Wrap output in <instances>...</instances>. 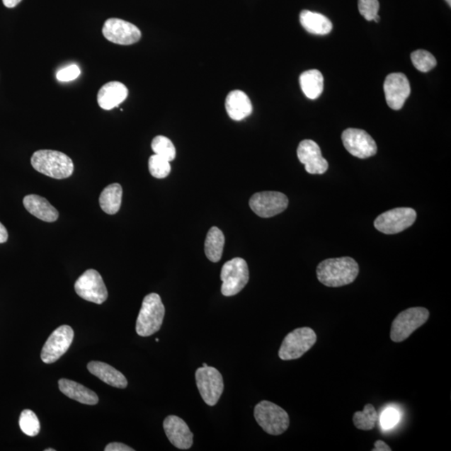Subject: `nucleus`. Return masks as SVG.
<instances>
[{"label": "nucleus", "mask_w": 451, "mask_h": 451, "mask_svg": "<svg viewBox=\"0 0 451 451\" xmlns=\"http://www.w3.org/2000/svg\"><path fill=\"white\" fill-rule=\"evenodd\" d=\"M319 281L330 287L350 285L359 275V264L350 257L329 258L321 262L317 268Z\"/></svg>", "instance_id": "nucleus-1"}, {"label": "nucleus", "mask_w": 451, "mask_h": 451, "mask_svg": "<svg viewBox=\"0 0 451 451\" xmlns=\"http://www.w3.org/2000/svg\"><path fill=\"white\" fill-rule=\"evenodd\" d=\"M31 164L38 173L58 180L69 178L74 171L71 158L57 151L35 152L31 157Z\"/></svg>", "instance_id": "nucleus-2"}, {"label": "nucleus", "mask_w": 451, "mask_h": 451, "mask_svg": "<svg viewBox=\"0 0 451 451\" xmlns=\"http://www.w3.org/2000/svg\"><path fill=\"white\" fill-rule=\"evenodd\" d=\"M165 317V307L159 295L150 294L144 297L137 320V333L149 337L159 331Z\"/></svg>", "instance_id": "nucleus-3"}, {"label": "nucleus", "mask_w": 451, "mask_h": 451, "mask_svg": "<svg viewBox=\"0 0 451 451\" xmlns=\"http://www.w3.org/2000/svg\"><path fill=\"white\" fill-rule=\"evenodd\" d=\"M256 421L268 435H279L285 433L290 424L287 413L276 404L263 401L254 408Z\"/></svg>", "instance_id": "nucleus-4"}, {"label": "nucleus", "mask_w": 451, "mask_h": 451, "mask_svg": "<svg viewBox=\"0 0 451 451\" xmlns=\"http://www.w3.org/2000/svg\"><path fill=\"white\" fill-rule=\"evenodd\" d=\"M430 318L429 310L423 307L410 308L399 313L393 321L390 338L395 343H401L424 325Z\"/></svg>", "instance_id": "nucleus-5"}, {"label": "nucleus", "mask_w": 451, "mask_h": 451, "mask_svg": "<svg viewBox=\"0 0 451 451\" xmlns=\"http://www.w3.org/2000/svg\"><path fill=\"white\" fill-rule=\"evenodd\" d=\"M317 341V334L309 327L294 330L283 339L278 356L282 360L299 359L311 350Z\"/></svg>", "instance_id": "nucleus-6"}, {"label": "nucleus", "mask_w": 451, "mask_h": 451, "mask_svg": "<svg viewBox=\"0 0 451 451\" xmlns=\"http://www.w3.org/2000/svg\"><path fill=\"white\" fill-rule=\"evenodd\" d=\"M222 294L226 297L238 295L249 281L248 263L244 258H235L227 262L222 268Z\"/></svg>", "instance_id": "nucleus-7"}, {"label": "nucleus", "mask_w": 451, "mask_h": 451, "mask_svg": "<svg viewBox=\"0 0 451 451\" xmlns=\"http://www.w3.org/2000/svg\"><path fill=\"white\" fill-rule=\"evenodd\" d=\"M196 382L200 394L207 406H216L224 390L220 372L213 367H201L196 371Z\"/></svg>", "instance_id": "nucleus-8"}, {"label": "nucleus", "mask_w": 451, "mask_h": 451, "mask_svg": "<svg viewBox=\"0 0 451 451\" xmlns=\"http://www.w3.org/2000/svg\"><path fill=\"white\" fill-rule=\"evenodd\" d=\"M417 214L411 207H398L385 212L376 218L374 225L376 229L384 234H397L415 223Z\"/></svg>", "instance_id": "nucleus-9"}, {"label": "nucleus", "mask_w": 451, "mask_h": 451, "mask_svg": "<svg viewBox=\"0 0 451 451\" xmlns=\"http://www.w3.org/2000/svg\"><path fill=\"white\" fill-rule=\"evenodd\" d=\"M74 290L83 299L97 304H103L108 297L103 278L94 269H89L77 279Z\"/></svg>", "instance_id": "nucleus-10"}, {"label": "nucleus", "mask_w": 451, "mask_h": 451, "mask_svg": "<svg viewBox=\"0 0 451 451\" xmlns=\"http://www.w3.org/2000/svg\"><path fill=\"white\" fill-rule=\"evenodd\" d=\"M74 331L68 325H62L55 330L45 342L41 351V360L45 364L57 362L71 347Z\"/></svg>", "instance_id": "nucleus-11"}, {"label": "nucleus", "mask_w": 451, "mask_h": 451, "mask_svg": "<svg viewBox=\"0 0 451 451\" xmlns=\"http://www.w3.org/2000/svg\"><path fill=\"white\" fill-rule=\"evenodd\" d=\"M253 212L260 217H272L285 211L288 206L286 195L278 192L255 193L249 201Z\"/></svg>", "instance_id": "nucleus-12"}, {"label": "nucleus", "mask_w": 451, "mask_h": 451, "mask_svg": "<svg viewBox=\"0 0 451 451\" xmlns=\"http://www.w3.org/2000/svg\"><path fill=\"white\" fill-rule=\"evenodd\" d=\"M342 141L346 150L360 159H366L377 153V145L375 139L364 130H346L342 134Z\"/></svg>", "instance_id": "nucleus-13"}, {"label": "nucleus", "mask_w": 451, "mask_h": 451, "mask_svg": "<svg viewBox=\"0 0 451 451\" xmlns=\"http://www.w3.org/2000/svg\"><path fill=\"white\" fill-rule=\"evenodd\" d=\"M102 33L107 40L120 45H131L142 38V32L136 25L116 18L105 22Z\"/></svg>", "instance_id": "nucleus-14"}, {"label": "nucleus", "mask_w": 451, "mask_h": 451, "mask_svg": "<svg viewBox=\"0 0 451 451\" xmlns=\"http://www.w3.org/2000/svg\"><path fill=\"white\" fill-rule=\"evenodd\" d=\"M384 91L386 102L390 108L399 110L411 95V86L406 74L393 73L385 79Z\"/></svg>", "instance_id": "nucleus-15"}, {"label": "nucleus", "mask_w": 451, "mask_h": 451, "mask_svg": "<svg viewBox=\"0 0 451 451\" xmlns=\"http://www.w3.org/2000/svg\"><path fill=\"white\" fill-rule=\"evenodd\" d=\"M297 157L301 164L305 166L307 173L322 175L329 169V164L322 156L318 144L312 139H304L299 143L297 150Z\"/></svg>", "instance_id": "nucleus-16"}, {"label": "nucleus", "mask_w": 451, "mask_h": 451, "mask_svg": "<svg viewBox=\"0 0 451 451\" xmlns=\"http://www.w3.org/2000/svg\"><path fill=\"white\" fill-rule=\"evenodd\" d=\"M164 428L167 438L175 447L180 450L192 447L193 434L183 418L176 416H167L164 422Z\"/></svg>", "instance_id": "nucleus-17"}, {"label": "nucleus", "mask_w": 451, "mask_h": 451, "mask_svg": "<svg viewBox=\"0 0 451 451\" xmlns=\"http://www.w3.org/2000/svg\"><path fill=\"white\" fill-rule=\"evenodd\" d=\"M128 89L124 84L118 81L106 83L102 86L97 95V101L101 108L110 110L119 106L127 98Z\"/></svg>", "instance_id": "nucleus-18"}, {"label": "nucleus", "mask_w": 451, "mask_h": 451, "mask_svg": "<svg viewBox=\"0 0 451 451\" xmlns=\"http://www.w3.org/2000/svg\"><path fill=\"white\" fill-rule=\"evenodd\" d=\"M23 203L28 212L42 221L53 222L58 219V211L45 198L35 194L28 195L23 200Z\"/></svg>", "instance_id": "nucleus-19"}, {"label": "nucleus", "mask_w": 451, "mask_h": 451, "mask_svg": "<svg viewBox=\"0 0 451 451\" xmlns=\"http://www.w3.org/2000/svg\"><path fill=\"white\" fill-rule=\"evenodd\" d=\"M225 106L229 118L234 120H244L253 113L252 102L244 91L239 90L227 95Z\"/></svg>", "instance_id": "nucleus-20"}, {"label": "nucleus", "mask_w": 451, "mask_h": 451, "mask_svg": "<svg viewBox=\"0 0 451 451\" xmlns=\"http://www.w3.org/2000/svg\"><path fill=\"white\" fill-rule=\"evenodd\" d=\"M87 368L93 375L113 387L119 389L127 387V379L124 375L105 362L91 361L88 364Z\"/></svg>", "instance_id": "nucleus-21"}, {"label": "nucleus", "mask_w": 451, "mask_h": 451, "mask_svg": "<svg viewBox=\"0 0 451 451\" xmlns=\"http://www.w3.org/2000/svg\"><path fill=\"white\" fill-rule=\"evenodd\" d=\"M59 388L60 392L67 395V397L81 404L95 406L99 402V398L94 392L73 380L59 379Z\"/></svg>", "instance_id": "nucleus-22"}, {"label": "nucleus", "mask_w": 451, "mask_h": 451, "mask_svg": "<svg viewBox=\"0 0 451 451\" xmlns=\"http://www.w3.org/2000/svg\"><path fill=\"white\" fill-rule=\"evenodd\" d=\"M302 26L310 34L325 35L331 32L332 22L319 13L303 11L300 13Z\"/></svg>", "instance_id": "nucleus-23"}, {"label": "nucleus", "mask_w": 451, "mask_h": 451, "mask_svg": "<svg viewBox=\"0 0 451 451\" xmlns=\"http://www.w3.org/2000/svg\"><path fill=\"white\" fill-rule=\"evenodd\" d=\"M299 81L302 91L309 99H317L322 94L324 77L318 69H310L304 72L300 76Z\"/></svg>", "instance_id": "nucleus-24"}, {"label": "nucleus", "mask_w": 451, "mask_h": 451, "mask_svg": "<svg viewBox=\"0 0 451 451\" xmlns=\"http://www.w3.org/2000/svg\"><path fill=\"white\" fill-rule=\"evenodd\" d=\"M122 188L118 183L110 184L102 190L100 206L105 213L114 215L120 210L122 201Z\"/></svg>", "instance_id": "nucleus-25"}, {"label": "nucleus", "mask_w": 451, "mask_h": 451, "mask_svg": "<svg viewBox=\"0 0 451 451\" xmlns=\"http://www.w3.org/2000/svg\"><path fill=\"white\" fill-rule=\"evenodd\" d=\"M225 236L217 227H212L208 231L205 241V253L207 258L212 263H217L222 258L224 249Z\"/></svg>", "instance_id": "nucleus-26"}, {"label": "nucleus", "mask_w": 451, "mask_h": 451, "mask_svg": "<svg viewBox=\"0 0 451 451\" xmlns=\"http://www.w3.org/2000/svg\"><path fill=\"white\" fill-rule=\"evenodd\" d=\"M378 418V413L373 404H367L364 411L353 413V422L357 429L371 430L374 429Z\"/></svg>", "instance_id": "nucleus-27"}, {"label": "nucleus", "mask_w": 451, "mask_h": 451, "mask_svg": "<svg viewBox=\"0 0 451 451\" xmlns=\"http://www.w3.org/2000/svg\"><path fill=\"white\" fill-rule=\"evenodd\" d=\"M152 148L155 154L164 158V159L170 162L175 159L176 154V148L171 139L166 137L157 136L153 139Z\"/></svg>", "instance_id": "nucleus-28"}, {"label": "nucleus", "mask_w": 451, "mask_h": 451, "mask_svg": "<svg viewBox=\"0 0 451 451\" xmlns=\"http://www.w3.org/2000/svg\"><path fill=\"white\" fill-rule=\"evenodd\" d=\"M21 429L26 435L35 436L40 433V424L38 417L30 410H25L20 417Z\"/></svg>", "instance_id": "nucleus-29"}, {"label": "nucleus", "mask_w": 451, "mask_h": 451, "mask_svg": "<svg viewBox=\"0 0 451 451\" xmlns=\"http://www.w3.org/2000/svg\"><path fill=\"white\" fill-rule=\"evenodd\" d=\"M411 60L418 71L428 72L436 66V59L433 55L424 50H418L411 54Z\"/></svg>", "instance_id": "nucleus-30"}, {"label": "nucleus", "mask_w": 451, "mask_h": 451, "mask_svg": "<svg viewBox=\"0 0 451 451\" xmlns=\"http://www.w3.org/2000/svg\"><path fill=\"white\" fill-rule=\"evenodd\" d=\"M148 166L151 175L157 179L166 178L171 170L170 161L156 154L149 158Z\"/></svg>", "instance_id": "nucleus-31"}, {"label": "nucleus", "mask_w": 451, "mask_h": 451, "mask_svg": "<svg viewBox=\"0 0 451 451\" xmlns=\"http://www.w3.org/2000/svg\"><path fill=\"white\" fill-rule=\"evenodd\" d=\"M379 3L378 0H359V11L365 20L374 21L378 15Z\"/></svg>", "instance_id": "nucleus-32"}, {"label": "nucleus", "mask_w": 451, "mask_h": 451, "mask_svg": "<svg viewBox=\"0 0 451 451\" xmlns=\"http://www.w3.org/2000/svg\"><path fill=\"white\" fill-rule=\"evenodd\" d=\"M399 413L393 408L386 409L380 417V424L384 429H392L399 421Z\"/></svg>", "instance_id": "nucleus-33"}, {"label": "nucleus", "mask_w": 451, "mask_h": 451, "mask_svg": "<svg viewBox=\"0 0 451 451\" xmlns=\"http://www.w3.org/2000/svg\"><path fill=\"white\" fill-rule=\"evenodd\" d=\"M80 74V68L76 64H72V66L60 69L57 74V78L59 81L67 82L76 80Z\"/></svg>", "instance_id": "nucleus-34"}, {"label": "nucleus", "mask_w": 451, "mask_h": 451, "mask_svg": "<svg viewBox=\"0 0 451 451\" xmlns=\"http://www.w3.org/2000/svg\"><path fill=\"white\" fill-rule=\"evenodd\" d=\"M105 451H134V449L130 447V446L119 443H113L106 445L105 448Z\"/></svg>", "instance_id": "nucleus-35"}, {"label": "nucleus", "mask_w": 451, "mask_h": 451, "mask_svg": "<svg viewBox=\"0 0 451 451\" xmlns=\"http://www.w3.org/2000/svg\"><path fill=\"white\" fill-rule=\"evenodd\" d=\"M373 451H392V448L384 443L383 440H377L375 443V448L372 450Z\"/></svg>", "instance_id": "nucleus-36"}, {"label": "nucleus", "mask_w": 451, "mask_h": 451, "mask_svg": "<svg viewBox=\"0 0 451 451\" xmlns=\"http://www.w3.org/2000/svg\"><path fill=\"white\" fill-rule=\"evenodd\" d=\"M8 231L1 222H0V244L6 243L8 240Z\"/></svg>", "instance_id": "nucleus-37"}, {"label": "nucleus", "mask_w": 451, "mask_h": 451, "mask_svg": "<svg viewBox=\"0 0 451 451\" xmlns=\"http://www.w3.org/2000/svg\"><path fill=\"white\" fill-rule=\"evenodd\" d=\"M21 1L22 0H3L4 6L11 8L17 6Z\"/></svg>", "instance_id": "nucleus-38"}, {"label": "nucleus", "mask_w": 451, "mask_h": 451, "mask_svg": "<svg viewBox=\"0 0 451 451\" xmlns=\"http://www.w3.org/2000/svg\"><path fill=\"white\" fill-rule=\"evenodd\" d=\"M379 20H380V17L379 15L376 16L374 18V21L377 23L379 21Z\"/></svg>", "instance_id": "nucleus-39"}, {"label": "nucleus", "mask_w": 451, "mask_h": 451, "mask_svg": "<svg viewBox=\"0 0 451 451\" xmlns=\"http://www.w3.org/2000/svg\"><path fill=\"white\" fill-rule=\"evenodd\" d=\"M55 450L54 449H46L45 450V451H55Z\"/></svg>", "instance_id": "nucleus-40"}, {"label": "nucleus", "mask_w": 451, "mask_h": 451, "mask_svg": "<svg viewBox=\"0 0 451 451\" xmlns=\"http://www.w3.org/2000/svg\"><path fill=\"white\" fill-rule=\"evenodd\" d=\"M446 2L449 4V6H451V0H446Z\"/></svg>", "instance_id": "nucleus-41"}, {"label": "nucleus", "mask_w": 451, "mask_h": 451, "mask_svg": "<svg viewBox=\"0 0 451 451\" xmlns=\"http://www.w3.org/2000/svg\"><path fill=\"white\" fill-rule=\"evenodd\" d=\"M202 366L203 367H207V366H208V365L207 364V362H203Z\"/></svg>", "instance_id": "nucleus-42"}]
</instances>
